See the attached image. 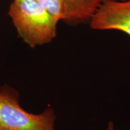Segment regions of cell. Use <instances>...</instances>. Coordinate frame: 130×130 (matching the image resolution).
Returning a JSON list of instances; mask_svg holds the SVG:
<instances>
[{
  "mask_svg": "<svg viewBox=\"0 0 130 130\" xmlns=\"http://www.w3.org/2000/svg\"><path fill=\"white\" fill-rule=\"evenodd\" d=\"M9 15L19 37L31 48L50 43L56 36L58 21L36 0H13Z\"/></svg>",
  "mask_w": 130,
  "mask_h": 130,
  "instance_id": "1",
  "label": "cell"
},
{
  "mask_svg": "<svg viewBox=\"0 0 130 130\" xmlns=\"http://www.w3.org/2000/svg\"><path fill=\"white\" fill-rule=\"evenodd\" d=\"M56 119L52 108L39 115L30 113L21 107L13 89H0V130H56Z\"/></svg>",
  "mask_w": 130,
  "mask_h": 130,
  "instance_id": "2",
  "label": "cell"
},
{
  "mask_svg": "<svg viewBox=\"0 0 130 130\" xmlns=\"http://www.w3.org/2000/svg\"><path fill=\"white\" fill-rule=\"evenodd\" d=\"M98 30H119L130 36V0H104L89 22Z\"/></svg>",
  "mask_w": 130,
  "mask_h": 130,
  "instance_id": "3",
  "label": "cell"
},
{
  "mask_svg": "<svg viewBox=\"0 0 130 130\" xmlns=\"http://www.w3.org/2000/svg\"><path fill=\"white\" fill-rule=\"evenodd\" d=\"M69 10L71 25L86 23L104 0H64Z\"/></svg>",
  "mask_w": 130,
  "mask_h": 130,
  "instance_id": "4",
  "label": "cell"
},
{
  "mask_svg": "<svg viewBox=\"0 0 130 130\" xmlns=\"http://www.w3.org/2000/svg\"><path fill=\"white\" fill-rule=\"evenodd\" d=\"M54 17L58 22H70V16L68 9L64 0H36Z\"/></svg>",
  "mask_w": 130,
  "mask_h": 130,
  "instance_id": "5",
  "label": "cell"
},
{
  "mask_svg": "<svg viewBox=\"0 0 130 130\" xmlns=\"http://www.w3.org/2000/svg\"><path fill=\"white\" fill-rule=\"evenodd\" d=\"M106 130H114V126L113 123H112L111 122H110L108 123V126H107Z\"/></svg>",
  "mask_w": 130,
  "mask_h": 130,
  "instance_id": "6",
  "label": "cell"
},
{
  "mask_svg": "<svg viewBox=\"0 0 130 130\" xmlns=\"http://www.w3.org/2000/svg\"><path fill=\"white\" fill-rule=\"evenodd\" d=\"M112 1H125V0H112Z\"/></svg>",
  "mask_w": 130,
  "mask_h": 130,
  "instance_id": "7",
  "label": "cell"
}]
</instances>
